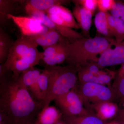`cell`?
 Here are the masks:
<instances>
[{"instance_id": "cell-38", "label": "cell", "mask_w": 124, "mask_h": 124, "mask_svg": "<svg viewBox=\"0 0 124 124\" xmlns=\"http://www.w3.org/2000/svg\"></svg>"}, {"instance_id": "cell-35", "label": "cell", "mask_w": 124, "mask_h": 124, "mask_svg": "<svg viewBox=\"0 0 124 124\" xmlns=\"http://www.w3.org/2000/svg\"><path fill=\"white\" fill-rule=\"evenodd\" d=\"M104 124H122L120 122H118L116 120H112L109 121L107 122H104Z\"/></svg>"}, {"instance_id": "cell-29", "label": "cell", "mask_w": 124, "mask_h": 124, "mask_svg": "<svg viewBox=\"0 0 124 124\" xmlns=\"http://www.w3.org/2000/svg\"><path fill=\"white\" fill-rule=\"evenodd\" d=\"M85 9L93 14L98 7V0H74Z\"/></svg>"}, {"instance_id": "cell-21", "label": "cell", "mask_w": 124, "mask_h": 124, "mask_svg": "<svg viewBox=\"0 0 124 124\" xmlns=\"http://www.w3.org/2000/svg\"><path fill=\"white\" fill-rule=\"evenodd\" d=\"M94 24L99 33L103 35L107 38H112L108 29L106 13L100 11L96 14L94 18Z\"/></svg>"}, {"instance_id": "cell-34", "label": "cell", "mask_w": 124, "mask_h": 124, "mask_svg": "<svg viewBox=\"0 0 124 124\" xmlns=\"http://www.w3.org/2000/svg\"><path fill=\"white\" fill-rule=\"evenodd\" d=\"M117 75L121 76H124V63L121 64V66L118 71Z\"/></svg>"}, {"instance_id": "cell-16", "label": "cell", "mask_w": 124, "mask_h": 124, "mask_svg": "<svg viewBox=\"0 0 124 124\" xmlns=\"http://www.w3.org/2000/svg\"><path fill=\"white\" fill-rule=\"evenodd\" d=\"M60 110L54 106L42 108L35 120V124H55L62 117Z\"/></svg>"}, {"instance_id": "cell-12", "label": "cell", "mask_w": 124, "mask_h": 124, "mask_svg": "<svg viewBox=\"0 0 124 124\" xmlns=\"http://www.w3.org/2000/svg\"><path fill=\"white\" fill-rule=\"evenodd\" d=\"M119 108L113 101H105L91 104V111L99 118L104 121L115 119Z\"/></svg>"}, {"instance_id": "cell-32", "label": "cell", "mask_w": 124, "mask_h": 124, "mask_svg": "<svg viewBox=\"0 0 124 124\" xmlns=\"http://www.w3.org/2000/svg\"><path fill=\"white\" fill-rule=\"evenodd\" d=\"M114 120L117 121L121 124H124V107L119 108Z\"/></svg>"}, {"instance_id": "cell-17", "label": "cell", "mask_w": 124, "mask_h": 124, "mask_svg": "<svg viewBox=\"0 0 124 124\" xmlns=\"http://www.w3.org/2000/svg\"><path fill=\"white\" fill-rule=\"evenodd\" d=\"M68 1L60 0H30L25 1L24 9H31L44 12L46 14L52 7L62 5Z\"/></svg>"}, {"instance_id": "cell-6", "label": "cell", "mask_w": 124, "mask_h": 124, "mask_svg": "<svg viewBox=\"0 0 124 124\" xmlns=\"http://www.w3.org/2000/svg\"><path fill=\"white\" fill-rule=\"evenodd\" d=\"M26 11L29 17L39 20L42 24L49 29L57 31L63 37L69 40L70 42L85 37L82 33L78 32L72 28L56 24L44 12L31 9L26 10Z\"/></svg>"}, {"instance_id": "cell-1", "label": "cell", "mask_w": 124, "mask_h": 124, "mask_svg": "<svg viewBox=\"0 0 124 124\" xmlns=\"http://www.w3.org/2000/svg\"><path fill=\"white\" fill-rule=\"evenodd\" d=\"M19 76L13 74L0 83V111L8 116L14 124L34 120L43 107V103L33 99Z\"/></svg>"}, {"instance_id": "cell-28", "label": "cell", "mask_w": 124, "mask_h": 124, "mask_svg": "<svg viewBox=\"0 0 124 124\" xmlns=\"http://www.w3.org/2000/svg\"><path fill=\"white\" fill-rule=\"evenodd\" d=\"M116 2L114 0H98V8L99 11L107 13L114 8Z\"/></svg>"}, {"instance_id": "cell-22", "label": "cell", "mask_w": 124, "mask_h": 124, "mask_svg": "<svg viewBox=\"0 0 124 124\" xmlns=\"http://www.w3.org/2000/svg\"><path fill=\"white\" fill-rule=\"evenodd\" d=\"M37 46H34L29 48L21 59L28 63L32 67L39 64L40 61L44 57L43 53L38 50Z\"/></svg>"}, {"instance_id": "cell-3", "label": "cell", "mask_w": 124, "mask_h": 124, "mask_svg": "<svg viewBox=\"0 0 124 124\" xmlns=\"http://www.w3.org/2000/svg\"><path fill=\"white\" fill-rule=\"evenodd\" d=\"M45 68L49 73V84L42 108L49 107L58 96L75 88L78 80V69L74 66H46Z\"/></svg>"}, {"instance_id": "cell-18", "label": "cell", "mask_w": 124, "mask_h": 124, "mask_svg": "<svg viewBox=\"0 0 124 124\" xmlns=\"http://www.w3.org/2000/svg\"><path fill=\"white\" fill-rule=\"evenodd\" d=\"M14 41L2 28H0V63H5Z\"/></svg>"}, {"instance_id": "cell-23", "label": "cell", "mask_w": 124, "mask_h": 124, "mask_svg": "<svg viewBox=\"0 0 124 124\" xmlns=\"http://www.w3.org/2000/svg\"><path fill=\"white\" fill-rule=\"evenodd\" d=\"M115 94L116 100L124 106V76L117 75L112 86Z\"/></svg>"}, {"instance_id": "cell-19", "label": "cell", "mask_w": 124, "mask_h": 124, "mask_svg": "<svg viewBox=\"0 0 124 124\" xmlns=\"http://www.w3.org/2000/svg\"><path fill=\"white\" fill-rule=\"evenodd\" d=\"M62 117L68 124H104L105 122L93 113L78 116H63Z\"/></svg>"}, {"instance_id": "cell-33", "label": "cell", "mask_w": 124, "mask_h": 124, "mask_svg": "<svg viewBox=\"0 0 124 124\" xmlns=\"http://www.w3.org/2000/svg\"><path fill=\"white\" fill-rule=\"evenodd\" d=\"M119 18H120L124 21V4L123 3L119 14Z\"/></svg>"}, {"instance_id": "cell-5", "label": "cell", "mask_w": 124, "mask_h": 124, "mask_svg": "<svg viewBox=\"0 0 124 124\" xmlns=\"http://www.w3.org/2000/svg\"><path fill=\"white\" fill-rule=\"evenodd\" d=\"M54 101L63 116H78L93 113L85 107L76 87L66 93L58 96Z\"/></svg>"}, {"instance_id": "cell-11", "label": "cell", "mask_w": 124, "mask_h": 124, "mask_svg": "<svg viewBox=\"0 0 124 124\" xmlns=\"http://www.w3.org/2000/svg\"><path fill=\"white\" fill-rule=\"evenodd\" d=\"M34 46H38L27 36H22L14 42L7 60L3 64L7 66L15 60L21 59L28 50Z\"/></svg>"}, {"instance_id": "cell-4", "label": "cell", "mask_w": 124, "mask_h": 124, "mask_svg": "<svg viewBox=\"0 0 124 124\" xmlns=\"http://www.w3.org/2000/svg\"><path fill=\"white\" fill-rule=\"evenodd\" d=\"M77 90L85 107L90 112L91 104L116 100L112 86L90 82L79 83Z\"/></svg>"}, {"instance_id": "cell-37", "label": "cell", "mask_w": 124, "mask_h": 124, "mask_svg": "<svg viewBox=\"0 0 124 124\" xmlns=\"http://www.w3.org/2000/svg\"><path fill=\"white\" fill-rule=\"evenodd\" d=\"M35 120L32 121H30L25 123H19V124H35Z\"/></svg>"}, {"instance_id": "cell-20", "label": "cell", "mask_w": 124, "mask_h": 124, "mask_svg": "<svg viewBox=\"0 0 124 124\" xmlns=\"http://www.w3.org/2000/svg\"><path fill=\"white\" fill-rule=\"evenodd\" d=\"M20 1L0 0V26L4 25L8 19V15H14L17 5Z\"/></svg>"}, {"instance_id": "cell-27", "label": "cell", "mask_w": 124, "mask_h": 124, "mask_svg": "<svg viewBox=\"0 0 124 124\" xmlns=\"http://www.w3.org/2000/svg\"><path fill=\"white\" fill-rule=\"evenodd\" d=\"M69 41L60 42L43 49L44 57L52 56L59 53L65 49L66 46Z\"/></svg>"}, {"instance_id": "cell-31", "label": "cell", "mask_w": 124, "mask_h": 124, "mask_svg": "<svg viewBox=\"0 0 124 124\" xmlns=\"http://www.w3.org/2000/svg\"><path fill=\"white\" fill-rule=\"evenodd\" d=\"M13 122L7 114L0 111V124H13Z\"/></svg>"}, {"instance_id": "cell-26", "label": "cell", "mask_w": 124, "mask_h": 124, "mask_svg": "<svg viewBox=\"0 0 124 124\" xmlns=\"http://www.w3.org/2000/svg\"><path fill=\"white\" fill-rule=\"evenodd\" d=\"M115 37L116 41L120 43L124 41V21L120 18H116V22L111 32Z\"/></svg>"}, {"instance_id": "cell-7", "label": "cell", "mask_w": 124, "mask_h": 124, "mask_svg": "<svg viewBox=\"0 0 124 124\" xmlns=\"http://www.w3.org/2000/svg\"><path fill=\"white\" fill-rule=\"evenodd\" d=\"M8 17L19 28L22 36H29L41 34L49 29L39 20L31 17L8 15Z\"/></svg>"}, {"instance_id": "cell-10", "label": "cell", "mask_w": 124, "mask_h": 124, "mask_svg": "<svg viewBox=\"0 0 124 124\" xmlns=\"http://www.w3.org/2000/svg\"><path fill=\"white\" fill-rule=\"evenodd\" d=\"M46 14L48 17L56 24L72 29L80 28L73 14L62 5L56 6L52 7Z\"/></svg>"}, {"instance_id": "cell-14", "label": "cell", "mask_w": 124, "mask_h": 124, "mask_svg": "<svg viewBox=\"0 0 124 124\" xmlns=\"http://www.w3.org/2000/svg\"><path fill=\"white\" fill-rule=\"evenodd\" d=\"M74 2L75 5L72 13L73 16L82 29L84 35L88 36L93 14L76 2Z\"/></svg>"}, {"instance_id": "cell-9", "label": "cell", "mask_w": 124, "mask_h": 124, "mask_svg": "<svg viewBox=\"0 0 124 124\" xmlns=\"http://www.w3.org/2000/svg\"><path fill=\"white\" fill-rule=\"evenodd\" d=\"M114 48L112 46L100 54L97 63L100 68L124 63V41L117 43L113 42Z\"/></svg>"}, {"instance_id": "cell-15", "label": "cell", "mask_w": 124, "mask_h": 124, "mask_svg": "<svg viewBox=\"0 0 124 124\" xmlns=\"http://www.w3.org/2000/svg\"><path fill=\"white\" fill-rule=\"evenodd\" d=\"M115 77V73L113 72L94 75L78 69V78L79 83L90 82L106 85L110 84L112 79Z\"/></svg>"}, {"instance_id": "cell-8", "label": "cell", "mask_w": 124, "mask_h": 124, "mask_svg": "<svg viewBox=\"0 0 124 124\" xmlns=\"http://www.w3.org/2000/svg\"><path fill=\"white\" fill-rule=\"evenodd\" d=\"M42 70L33 67L22 72L19 78L33 99L44 105V99L38 84V77Z\"/></svg>"}, {"instance_id": "cell-30", "label": "cell", "mask_w": 124, "mask_h": 124, "mask_svg": "<svg viewBox=\"0 0 124 124\" xmlns=\"http://www.w3.org/2000/svg\"><path fill=\"white\" fill-rule=\"evenodd\" d=\"M13 74L12 72L7 68L3 63L0 64V83L11 77Z\"/></svg>"}, {"instance_id": "cell-2", "label": "cell", "mask_w": 124, "mask_h": 124, "mask_svg": "<svg viewBox=\"0 0 124 124\" xmlns=\"http://www.w3.org/2000/svg\"><path fill=\"white\" fill-rule=\"evenodd\" d=\"M111 38L99 36L84 37L69 42L66 46V62L68 65L77 68L91 62H97L98 55L113 45Z\"/></svg>"}, {"instance_id": "cell-24", "label": "cell", "mask_w": 124, "mask_h": 124, "mask_svg": "<svg viewBox=\"0 0 124 124\" xmlns=\"http://www.w3.org/2000/svg\"><path fill=\"white\" fill-rule=\"evenodd\" d=\"M67 56L66 47L64 49L56 54L49 57H44L42 60L46 64V66H55L66 61Z\"/></svg>"}, {"instance_id": "cell-25", "label": "cell", "mask_w": 124, "mask_h": 124, "mask_svg": "<svg viewBox=\"0 0 124 124\" xmlns=\"http://www.w3.org/2000/svg\"><path fill=\"white\" fill-rule=\"evenodd\" d=\"M49 84V73L47 69L45 68L42 70L38 78V86L43 97L44 103L47 94Z\"/></svg>"}, {"instance_id": "cell-13", "label": "cell", "mask_w": 124, "mask_h": 124, "mask_svg": "<svg viewBox=\"0 0 124 124\" xmlns=\"http://www.w3.org/2000/svg\"><path fill=\"white\" fill-rule=\"evenodd\" d=\"M27 37L38 46H41L42 49L59 42L69 41L57 31L50 29L45 33Z\"/></svg>"}, {"instance_id": "cell-36", "label": "cell", "mask_w": 124, "mask_h": 124, "mask_svg": "<svg viewBox=\"0 0 124 124\" xmlns=\"http://www.w3.org/2000/svg\"><path fill=\"white\" fill-rule=\"evenodd\" d=\"M55 124H68L63 119L62 117V119H60L59 121H58Z\"/></svg>"}]
</instances>
